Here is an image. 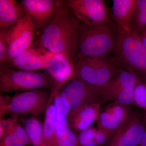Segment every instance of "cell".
<instances>
[{"label":"cell","instance_id":"603a6c76","mask_svg":"<svg viewBox=\"0 0 146 146\" xmlns=\"http://www.w3.org/2000/svg\"><path fill=\"white\" fill-rule=\"evenodd\" d=\"M56 138L58 146H78V136L68 126L56 124Z\"/></svg>","mask_w":146,"mask_h":146},{"label":"cell","instance_id":"5bb4252c","mask_svg":"<svg viewBox=\"0 0 146 146\" xmlns=\"http://www.w3.org/2000/svg\"><path fill=\"white\" fill-rule=\"evenodd\" d=\"M52 55V53L31 46L9 60L7 66L21 70H46L50 66Z\"/></svg>","mask_w":146,"mask_h":146},{"label":"cell","instance_id":"d6a6232c","mask_svg":"<svg viewBox=\"0 0 146 146\" xmlns=\"http://www.w3.org/2000/svg\"><path fill=\"white\" fill-rule=\"evenodd\" d=\"M145 111H146V110H145Z\"/></svg>","mask_w":146,"mask_h":146},{"label":"cell","instance_id":"30bf717a","mask_svg":"<svg viewBox=\"0 0 146 146\" xmlns=\"http://www.w3.org/2000/svg\"><path fill=\"white\" fill-rule=\"evenodd\" d=\"M71 12L78 21L89 25L113 23L104 0H70Z\"/></svg>","mask_w":146,"mask_h":146},{"label":"cell","instance_id":"4316f807","mask_svg":"<svg viewBox=\"0 0 146 146\" xmlns=\"http://www.w3.org/2000/svg\"><path fill=\"white\" fill-rule=\"evenodd\" d=\"M8 31L0 29V68L6 66Z\"/></svg>","mask_w":146,"mask_h":146},{"label":"cell","instance_id":"cb8c5ba5","mask_svg":"<svg viewBox=\"0 0 146 146\" xmlns=\"http://www.w3.org/2000/svg\"><path fill=\"white\" fill-rule=\"evenodd\" d=\"M53 102L56 112V124L68 126L67 118L70 108L60 93L55 98Z\"/></svg>","mask_w":146,"mask_h":146},{"label":"cell","instance_id":"5b68a950","mask_svg":"<svg viewBox=\"0 0 146 146\" xmlns=\"http://www.w3.org/2000/svg\"><path fill=\"white\" fill-rule=\"evenodd\" d=\"M46 72L15 70L7 66L0 68V92L10 93L50 88Z\"/></svg>","mask_w":146,"mask_h":146},{"label":"cell","instance_id":"9a60e30c","mask_svg":"<svg viewBox=\"0 0 146 146\" xmlns=\"http://www.w3.org/2000/svg\"><path fill=\"white\" fill-rule=\"evenodd\" d=\"M129 106L114 102L101 110L96 120L98 129L113 136L119 126L130 115Z\"/></svg>","mask_w":146,"mask_h":146},{"label":"cell","instance_id":"ba28073f","mask_svg":"<svg viewBox=\"0 0 146 146\" xmlns=\"http://www.w3.org/2000/svg\"><path fill=\"white\" fill-rule=\"evenodd\" d=\"M50 96V89L47 88L16 94L11 98L7 113L17 115L29 114L36 117L46 112Z\"/></svg>","mask_w":146,"mask_h":146},{"label":"cell","instance_id":"8fae6325","mask_svg":"<svg viewBox=\"0 0 146 146\" xmlns=\"http://www.w3.org/2000/svg\"><path fill=\"white\" fill-rule=\"evenodd\" d=\"M35 31L32 20L26 13L9 30L6 66L12 58L31 46Z\"/></svg>","mask_w":146,"mask_h":146},{"label":"cell","instance_id":"83f0119b","mask_svg":"<svg viewBox=\"0 0 146 146\" xmlns=\"http://www.w3.org/2000/svg\"><path fill=\"white\" fill-rule=\"evenodd\" d=\"M18 115H13L10 117L3 119L0 118V138L2 137L5 132L18 122Z\"/></svg>","mask_w":146,"mask_h":146},{"label":"cell","instance_id":"484cf974","mask_svg":"<svg viewBox=\"0 0 146 146\" xmlns=\"http://www.w3.org/2000/svg\"><path fill=\"white\" fill-rule=\"evenodd\" d=\"M7 130L10 131L16 141L21 145L29 146L31 145L26 131L23 127L20 125L18 122Z\"/></svg>","mask_w":146,"mask_h":146},{"label":"cell","instance_id":"ac0fdd59","mask_svg":"<svg viewBox=\"0 0 146 146\" xmlns=\"http://www.w3.org/2000/svg\"><path fill=\"white\" fill-rule=\"evenodd\" d=\"M25 14L20 3L13 0H0V29L9 30Z\"/></svg>","mask_w":146,"mask_h":146},{"label":"cell","instance_id":"2e32d148","mask_svg":"<svg viewBox=\"0 0 146 146\" xmlns=\"http://www.w3.org/2000/svg\"><path fill=\"white\" fill-rule=\"evenodd\" d=\"M103 103L87 105L70 112L67 118L68 127L74 132L80 133L91 127L98 117Z\"/></svg>","mask_w":146,"mask_h":146},{"label":"cell","instance_id":"3957f363","mask_svg":"<svg viewBox=\"0 0 146 146\" xmlns=\"http://www.w3.org/2000/svg\"><path fill=\"white\" fill-rule=\"evenodd\" d=\"M74 77L102 86L118 72L123 70L115 55L108 57H75Z\"/></svg>","mask_w":146,"mask_h":146},{"label":"cell","instance_id":"4fadbf2b","mask_svg":"<svg viewBox=\"0 0 146 146\" xmlns=\"http://www.w3.org/2000/svg\"><path fill=\"white\" fill-rule=\"evenodd\" d=\"M146 129V120L138 114L131 112L115 131L108 146H138Z\"/></svg>","mask_w":146,"mask_h":146},{"label":"cell","instance_id":"7a4b0ae2","mask_svg":"<svg viewBox=\"0 0 146 146\" xmlns=\"http://www.w3.org/2000/svg\"><path fill=\"white\" fill-rule=\"evenodd\" d=\"M79 22L75 57H106L114 55L119 33L118 27L114 23L89 25Z\"/></svg>","mask_w":146,"mask_h":146},{"label":"cell","instance_id":"d6986e66","mask_svg":"<svg viewBox=\"0 0 146 146\" xmlns=\"http://www.w3.org/2000/svg\"><path fill=\"white\" fill-rule=\"evenodd\" d=\"M78 136V146H100L110 141L112 136L94 127L82 131Z\"/></svg>","mask_w":146,"mask_h":146},{"label":"cell","instance_id":"f546056e","mask_svg":"<svg viewBox=\"0 0 146 146\" xmlns=\"http://www.w3.org/2000/svg\"><path fill=\"white\" fill-rule=\"evenodd\" d=\"M11 97L5 95L3 93L0 94V118L7 113L9 103Z\"/></svg>","mask_w":146,"mask_h":146},{"label":"cell","instance_id":"44dd1931","mask_svg":"<svg viewBox=\"0 0 146 146\" xmlns=\"http://www.w3.org/2000/svg\"><path fill=\"white\" fill-rule=\"evenodd\" d=\"M23 127L32 146H47L43 136V123L32 117L24 121Z\"/></svg>","mask_w":146,"mask_h":146},{"label":"cell","instance_id":"6da1fadb","mask_svg":"<svg viewBox=\"0 0 146 146\" xmlns=\"http://www.w3.org/2000/svg\"><path fill=\"white\" fill-rule=\"evenodd\" d=\"M80 24L67 4L56 12L42 30L39 48L65 55L74 63Z\"/></svg>","mask_w":146,"mask_h":146},{"label":"cell","instance_id":"8992f818","mask_svg":"<svg viewBox=\"0 0 146 146\" xmlns=\"http://www.w3.org/2000/svg\"><path fill=\"white\" fill-rule=\"evenodd\" d=\"M141 80L137 74L122 70L100 86L102 100L129 106L133 103L134 87Z\"/></svg>","mask_w":146,"mask_h":146},{"label":"cell","instance_id":"4dcf8cb0","mask_svg":"<svg viewBox=\"0 0 146 146\" xmlns=\"http://www.w3.org/2000/svg\"><path fill=\"white\" fill-rule=\"evenodd\" d=\"M139 37L141 42L146 48V30L141 35H139Z\"/></svg>","mask_w":146,"mask_h":146},{"label":"cell","instance_id":"7c38bea8","mask_svg":"<svg viewBox=\"0 0 146 146\" xmlns=\"http://www.w3.org/2000/svg\"><path fill=\"white\" fill-rule=\"evenodd\" d=\"M68 2L60 0H23L20 3L25 13L32 20L35 31H38L42 30Z\"/></svg>","mask_w":146,"mask_h":146},{"label":"cell","instance_id":"7402d4cb","mask_svg":"<svg viewBox=\"0 0 146 146\" xmlns=\"http://www.w3.org/2000/svg\"><path fill=\"white\" fill-rule=\"evenodd\" d=\"M131 31L141 35L146 30V0H136V7L131 19Z\"/></svg>","mask_w":146,"mask_h":146},{"label":"cell","instance_id":"f1b7e54d","mask_svg":"<svg viewBox=\"0 0 146 146\" xmlns=\"http://www.w3.org/2000/svg\"><path fill=\"white\" fill-rule=\"evenodd\" d=\"M0 146H22L18 143L9 131H6L0 138Z\"/></svg>","mask_w":146,"mask_h":146},{"label":"cell","instance_id":"277c9868","mask_svg":"<svg viewBox=\"0 0 146 146\" xmlns=\"http://www.w3.org/2000/svg\"><path fill=\"white\" fill-rule=\"evenodd\" d=\"M119 31L114 55L128 71L146 74V48L139 35L131 31Z\"/></svg>","mask_w":146,"mask_h":146},{"label":"cell","instance_id":"1f68e13d","mask_svg":"<svg viewBox=\"0 0 146 146\" xmlns=\"http://www.w3.org/2000/svg\"><path fill=\"white\" fill-rule=\"evenodd\" d=\"M138 146H146V129L144 136H143V138H142V141H141Z\"/></svg>","mask_w":146,"mask_h":146},{"label":"cell","instance_id":"e0dca14e","mask_svg":"<svg viewBox=\"0 0 146 146\" xmlns=\"http://www.w3.org/2000/svg\"><path fill=\"white\" fill-rule=\"evenodd\" d=\"M136 0H113L112 13L115 24L119 30L131 31L129 24L136 7Z\"/></svg>","mask_w":146,"mask_h":146},{"label":"cell","instance_id":"ffe728a7","mask_svg":"<svg viewBox=\"0 0 146 146\" xmlns=\"http://www.w3.org/2000/svg\"><path fill=\"white\" fill-rule=\"evenodd\" d=\"M56 112L54 104L47 107L43 123V136L47 146H58L56 138Z\"/></svg>","mask_w":146,"mask_h":146},{"label":"cell","instance_id":"d4e9b609","mask_svg":"<svg viewBox=\"0 0 146 146\" xmlns=\"http://www.w3.org/2000/svg\"><path fill=\"white\" fill-rule=\"evenodd\" d=\"M133 103L146 110V84L138 81L133 89Z\"/></svg>","mask_w":146,"mask_h":146},{"label":"cell","instance_id":"52a82bcc","mask_svg":"<svg viewBox=\"0 0 146 146\" xmlns=\"http://www.w3.org/2000/svg\"><path fill=\"white\" fill-rule=\"evenodd\" d=\"M60 94L68 104L70 112L87 105L104 102L102 100L100 86L78 78L70 80L63 86Z\"/></svg>","mask_w":146,"mask_h":146},{"label":"cell","instance_id":"9c48e42d","mask_svg":"<svg viewBox=\"0 0 146 146\" xmlns=\"http://www.w3.org/2000/svg\"><path fill=\"white\" fill-rule=\"evenodd\" d=\"M74 63L68 58L60 54L52 53L50 66L45 70L50 84L48 107L52 104L65 84L74 78Z\"/></svg>","mask_w":146,"mask_h":146}]
</instances>
